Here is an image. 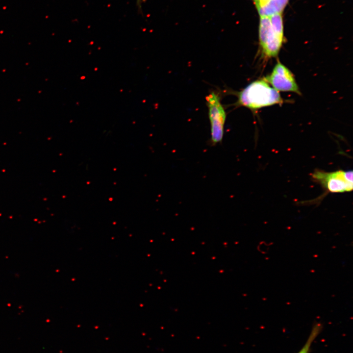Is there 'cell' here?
<instances>
[{"label": "cell", "mask_w": 353, "mask_h": 353, "mask_svg": "<svg viewBox=\"0 0 353 353\" xmlns=\"http://www.w3.org/2000/svg\"><path fill=\"white\" fill-rule=\"evenodd\" d=\"M283 103L278 92L271 87L265 79L255 80L238 94L237 103L251 110Z\"/></svg>", "instance_id": "obj_1"}, {"label": "cell", "mask_w": 353, "mask_h": 353, "mask_svg": "<svg viewBox=\"0 0 353 353\" xmlns=\"http://www.w3.org/2000/svg\"><path fill=\"white\" fill-rule=\"evenodd\" d=\"M205 99L211 127L210 142L212 146H215L223 140L226 113L218 94L212 92Z\"/></svg>", "instance_id": "obj_2"}, {"label": "cell", "mask_w": 353, "mask_h": 353, "mask_svg": "<svg viewBox=\"0 0 353 353\" xmlns=\"http://www.w3.org/2000/svg\"><path fill=\"white\" fill-rule=\"evenodd\" d=\"M284 37L273 30L270 18L260 16L259 24V45L261 55L265 59L276 57L282 46Z\"/></svg>", "instance_id": "obj_3"}, {"label": "cell", "mask_w": 353, "mask_h": 353, "mask_svg": "<svg viewBox=\"0 0 353 353\" xmlns=\"http://www.w3.org/2000/svg\"><path fill=\"white\" fill-rule=\"evenodd\" d=\"M311 178L330 193H343L353 190V183L346 180L343 170L327 172L315 170L311 174Z\"/></svg>", "instance_id": "obj_4"}, {"label": "cell", "mask_w": 353, "mask_h": 353, "mask_svg": "<svg viewBox=\"0 0 353 353\" xmlns=\"http://www.w3.org/2000/svg\"><path fill=\"white\" fill-rule=\"evenodd\" d=\"M264 79L278 92H292L301 94L294 75L279 61L274 66L271 74Z\"/></svg>", "instance_id": "obj_5"}, {"label": "cell", "mask_w": 353, "mask_h": 353, "mask_svg": "<svg viewBox=\"0 0 353 353\" xmlns=\"http://www.w3.org/2000/svg\"><path fill=\"white\" fill-rule=\"evenodd\" d=\"M289 0H271L256 7L260 16H270L273 14L282 13Z\"/></svg>", "instance_id": "obj_6"}, {"label": "cell", "mask_w": 353, "mask_h": 353, "mask_svg": "<svg viewBox=\"0 0 353 353\" xmlns=\"http://www.w3.org/2000/svg\"><path fill=\"white\" fill-rule=\"evenodd\" d=\"M282 13H278L269 16L271 25L274 31L284 37Z\"/></svg>", "instance_id": "obj_7"}, {"label": "cell", "mask_w": 353, "mask_h": 353, "mask_svg": "<svg viewBox=\"0 0 353 353\" xmlns=\"http://www.w3.org/2000/svg\"><path fill=\"white\" fill-rule=\"evenodd\" d=\"M321 328L322 325L321 324L316 323L314 325L306 342L298 353H309L311 344L320 333Z\"/></svg>", "instance_id": "obj_8"}, {"label": "cell", "mask_w": 353, "mask_h": 353, "mask_svg": "<svg viewBox=\"0 0 353 353\" xmlns=\"http://www.w3.org/2000/svg\"><path fill=\"white\" fill-rule=\"evenodd\" d=\"M256 7L261 6L271 0H253Z\"/></svg>", "instance_id": "obj_9"}, {"label": "cell", "mask_w": 353, "mask_h": 353, "mask_svg": "<svg viewBox=\"0 0 353 353\" xmlns=\"http://www.w3.org/2000/svg\"><path fill=\"white\" fill-rule=\"evenodd\" d=\"M139 0H138V1H139ZM146 0H141V1H146Z\"/></svg>", "instance_id": "obj_10"}]
</instances>
